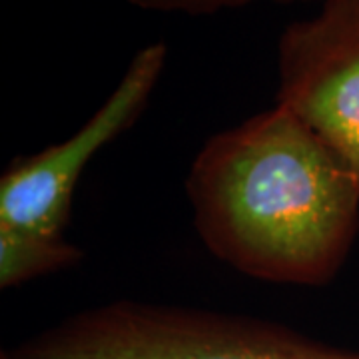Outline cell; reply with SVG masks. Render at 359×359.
<instances>
[{"label": "cell", "mask_w": 359, "mask_h": 359, "mask_svg": "<svg viewBox=\"0 0 359 359\" xmlns=\"http://www.w3.org/2000/svg\"><path fill=\"white\" fill-rule=\"evenodd\" d=\"M219 262L262 282L323 285L359 230V180L282 104L214 134L186 180Z\"/></svg>", "instance_id": "1"}, {"label": "cell", "mask_w": 359, "mask_h": 359, "mask_svg": "<svg viewBox=\"0 0 359 359\" xmlns=\"http://www.w3.org/2000/svg\"><path fill=\"white\" fill-rule=\"evenodd\" d=\"M126 4L140 8L146 13L162 14H184V16H212V14L238 11L252 6L256 2H273V4H304V2H318L325 0H124Z\"/></svg>", "instance_id": "6"}, {"label": "cell", "mask_w": 359, "mask_h": 359, "mask_svg": "<svg viewBox=\"0 0 359 359\" xmlns=\"http://www.w3.org/2000/svg\"><path fill=\"white\" fill-rule=\"evenodd\" d=\"M166 58V44L144 46L100 108L72 136L6 168L0 180V226L62 236L82 172L100 150L136 124Z\"/></svg>", "instance_id": "3"}, {"label": "cell", "mask_w": 359, "mask_h": 359, "mask_svg": "<svg viewBox=\"0 0 359 359\" xmlns=\"http://www.w3.org/2000/svg\"><path fill=\"white\" fill-rule=\"evenodd\" d=\"M359 180V0H325L278 44V100Z\"/></svg>", "instance_id": "4"}, {"label": "cell", "mask_w": 359, "mask_h": 359, "mask_svg": "<svg viewBox=\"0 0 359 359\" xmlns=\"http://www.w3.org/2000/svg\"><path fill=\"white\" fill-rule=\"evenodd\" d=\"M0 359H359L282 323L120 299L78 311Z\"/></svg>", "instance_id": "2"}, {"label": "cell", "mask_w": 359, "mask_h": 359, "mask_svg": "<svg viewBox=\"0 0 359 359\" xmlns=\"http://www.w3.org/2000/svg\"><path fill=\"white\" fill-rule=\"evenodd\" d=\"M80 257L82 252L62 236L0 226V287L4 290L70 268Z\"/></svg>", "instance_id": "5"}]
</instances>
